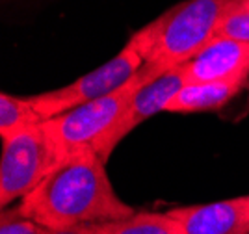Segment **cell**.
Returning a JSON list of instances; mask_svg holds the SVG:
<instances>
[{
    "mask_svg": "<svg viewBox=\"0 0 249 234\" xmlns=\"http://www.w3.org/2000/svg\"><path fill=\"white\" fill-rule=\"evenodd\" d=\"M147 82L151 80L147 78L143 69H140L130 80L123 84L121 88H117L115 91L78 104L51 119H45L43 125L51 136L60 158H65L67 154L76 153V151L93 149L97 142L123 115L124 108L128 106L134 93Z\"/></svg>",
    "mask_w": 249,
    "mask_h": 234,
    "instance_id": "277c9868",
    "label": "cell"
},
{
    "mask_svg": "<svg viewBox=\"0 0 249 234\" xmlns=\"http://www.w3.org/2000/svg\"><path fill=\"white\" fill-rule=\"evenodd\" d=\"M104 165L106 162L93 149L67 154L17 206L45 229L124 219L134 214V208L115 194Z\"/></svg>",
    "mask_w": 249,
    "mask_h": 234,
    "instance_id": "6da1fadb",
    "label": "cell"
},
{
    "mask_svg": "<svg viewBox=\"0 0 249 234\" xmlns=\"http://www.w3.org/2000/svg\"><path fill=\"white\" fill-rule=\"evenodd\" d=\"M182 86H184V76H182L180 65L175 67L173 71H169L166 74L155 78V80L143 84L134 93V97L130 99L128 106L124 108L123 115L97 142L93 151L103 158L104 162H108L110 154L115 151V147L123 142L138 125H142L143 121L151 119L156 113L166 112L167 102L171 101V97Z\"/></svg>",
    "mask_w": 249,
    "mask_h": 234,
    "instance_id": "8992f818",
    "label": "cell"
},
{
    "mask_svg": "<svg viewBox=\"0 0 249 234\" xmlns=\"http://www.w3.org/2000/svg\"><path fill=\"white\" fill-rule=\"evenodd\" d=\"M216 37L249 43V0H231L219 20Z\"/></svg>",
    "mask_w": 249,
    "mask_h": 234,
    "instance_id": "7c38bea8",
    "label": "cell"
},
{
    "mask_svg": "<svg viewBox=\"0 0 249 234\" xmlns=\"http://www.w3.org/2000/svg\"><path fill=\"white\" fill-rule=\"evenodd\" d=\"M167 17H169V10L164 11L155 20H151L142 30L136 32L112 60H108L91 72L76 78L63 88L30 95L32 106L39 113V117L43 121L51 119L78 104L104 97L126 84L151 58L156 41L166 26Z\"/></svg>",
    "mask_w": 249,
    "mask_h": 234,
    "instance_id": "7a4b0ae2",
    "label": "cell"
},
{
    "mask_svg": "<svg viewBox=\"0 0 249 234\" xmlns=\"http://www.w3.org/2000/svg\"><path fill=\"white\" fill-rule=\"evenodd\" d=\"M47 234H97L95 225H84L73 229H47Z\"/></svg>",
    "mask_w": 249,
    "mask_h": 234,
    "instance_id": "5bb4252c",
    "label": "cell"
},
{
    "mask_svg": "<svg viewBox=\"0 0 249 234\" xmlns=\"http://www.w3.org/2000/svg\"><path fill=\"white\" fill-rule=\"evenodd\" d=\"M184 84L242 82L249 84V43L214 37L180 65Z\"/></svg>",
    "mask_w": 249,
    "mask_h": 234,
    "instance_id": "52a82bcc",
    "label": "cell"
},
{
    "mask_svg": "<svg viewBox=\"0 0 249 234\" xmlns=\"http://www.w3.org/2000/svg\"><path fill=\"white\" fill-rule=\"evenodd\" d=\"M95 227L97 234H188L184 227L167 212H134L124 219Z\"/></svg>",
    "mask_w": 249,
    "mask_h": 234,
    "instance_id": "30bf717a",
    "label": "cell"
},
{
    "mask_svg": "<svg viewBox=\"0 0 249 234\" xmlns=\"http://www.w3.org/2000/svg\"><path fill=\"white\" fill-rule=\"evenodd\" d=\"M188 234H249V195L167 210Z\"/></svg>",
    "mask_w": 249,
    "mask_h": 234,
    "instance_id": "ba28073f",
    "label": "cell"
},
{
    "mask_svg": "<svg viewBox=\"0 0 249 234\" xmlns=\"http://www.w3.org/2000/svg\"><path fill=\"white\" fill-rule=\"evenodd\" d=\"M231 0H186L169 8V17L151 58L142 67L149 80L173 71L216 37Z\"/></svg>",
    "mask_w": 249,
    "mask_h": 234,
    "instance_id": "3957f363",
    "label": "cell"
},
{
    "mask_svg": "<svg viewBox=\"0 0 249 234\" xmlns=\"http://www.w3.org/2000/svg\"><path fill=\"white\" fill-rule=\"evenodd\" d=\"M0 234H47V229L26 217L19 206H6L0 214Z\"/></svg>",
    "mask_w": 249,
    "mask_h": 234,
    "instance_id": "4fadbf2b",
    "label": "cell"
},
{
    "mask_svg": "<svg viewBox=\"0 0 249 234\" xmlns=\"http://www.w3.org/2000/svg\"><path fill=\"white\" fill-rule=\"evenodd\" d=\"M60 160L43 121L4 138L0 160V206L6 208L24 199Z\"/></svg>",
    "mask_w": 249,
    "mask_h": 234,
    "instance_id": "5b68a950",
    "label": "cell"
},
{
    "mask_svg": "<svg viewBox=\"0 0 249 234\" xmlns=\"http://www.w3.org/2000/svg\"><path fill=\"white\" fill-rule=\"evenodd\" d=\"M43 119L32 106L30 97H15L2 93L0 95V138H10Z\"/></svg>",
    "mask_w": 249,
    "mask_h": 234,
    "instance_id": "8fae6325",
    "label": "cell"
},
{
    "mask_svg": "<svg viewBox=\"0 0 249 234\" xmlns=\"http://www.w3.org/2000/svg\"><path fill=\"white\" fill-rule=\"evenodd\" d=\"M249 84L242 82H201L184 84L167 102L166 112L171 113H199L216 112L231 102Z\"/></svg>",
    "mask_w": 249,
    "mask_h": 234,
    "instance_id": "9c48e42d",
    "label": "cell"
}]
</instances>
